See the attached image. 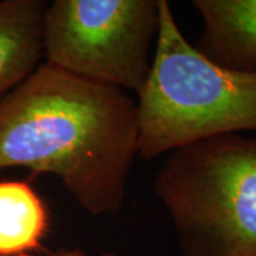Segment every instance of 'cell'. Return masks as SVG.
Wrapping results in <instances>:
<instances>
[{
  "label": "cell",
  "instance_id": "1",
  "mask_svg": "<svg viewBox=\"0 0 256 256\" xmlns=\"http://www.w3.org/2000/svg\"><path fill=\"white\" fill-rule=\"evenodd\" d=\"M138 156L137 101L42 63L0 101V170L52 174L92 216L126 200Z\"/></svg>",
  "mask_w": 256,
  "mask_h": 256
},
{
  "label": "cell",
  "instance_id": "2",
  "mask_svg": "<svg viewBox=\"0 0 256 256\" xmlns=\"http://www.w3.org/2000/svg\"><path fill=\"white\" fill-rule=\"evenodd\" d=\"M138 156L154 160L208 138L256 131V72H235L185 38L166 0L151 70L137 94Z\"/></svg>",
  "mask_w": 256,
  "mask_h": 256
},
{
  "label": "cell",
  "instance_id": "3",
  "mask_svg": "<svg viewBox=\"0 0 256 256\" xmlns=\"http://www.w3.org/2000/svg\"><path fill=\"white\" fill-rule=\"evenodd\" d=\"M154 191L184 256H256V138L228 134L176 148Z\"/></svg>",
  "mask_w": 256,
  "mask_h": 256
},
{
  "label": "cell",
  "instance_id": "4",
  "mask_svg": "<svg viewBox=\"0 0 256 256\" xmlns=\"http://www.w3.org/2000/svg\"><path fill=\"white\" fill-rule=\"evenodd\" d=\"M160 0H54L43 18L46 63L136 92L151 70Z\"/></svg>",
  "mask_w": 256,
  "mask_h": 256
},
{
  "label": "cell",
  "instance_id": "5",
  "mask_svg": "<svg viewBox=\"0 0 256 256\" xmlns=\"http://www.w3.org/2000/svg\"><path fill=\"white\" fill-rule=\"evenodd\" d=\"M204 28L195 48L235 72H256V0H194Z\"/></svg>",
  "mask_w": 256,
  "mask_h": 256
},
{
  "label": "cell",
  "instance_id": "6",
  "mask_svg": "<svg viewBox=\"0 0 256 256\" xmlns=\"http://www.w3.org/2000/svg\"><path fill=\"white\" fill-rule=\"evenodd\" d=\"M47 4L46 0L0 2V101L42 64Z\"/></svg>",
  "mask_w": 256,
  "mask_h": 256
},
{
  "label": "cell",
  "instance_id": "7",
  "mask_svg": "<svg viewBox=\"0 0 256 256\" xmlns=\"http://www.w3.org/2000/svg\"><path fill=\"white\" fill-rule=\"evenodd\" d=\"M50 225L48 210L26 181H0V256H36Z\"/></svg>",
  "mask_w": 256,
  "mask_h": 256
},
{
  "label": "cell",
  "instance_id": "8",
  "mask_svg": "<svg viewBox=\"0 0 256 256\" xmlns=\"http://www.w3.org/2000/svg\"><path fill=\"white\" fill-rule=\"evenodd\" d=\"M48 256H117L116 254H111V252H102V254H90L87 250H84L82 248H63V249H58L53 254H50Z\"/></svg>",
  "mask_w": 256,
  "mask_h": 256
}]
</instances>
